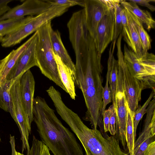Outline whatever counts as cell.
<instances>
[{
    "label": "cell",
    "mask_w": 155,
    "mask_h": 155,
    "mask_svg": "<svg viewBox=\"0 0 155 155\" xmlns=\"http://www.w3.org/2000/svg\"><path fill=\"white\" fill-rule=\"evenodd\" d=\"M114 108V107L112 104L109 107L108 109L105 110L103 113V121L104 124V131L105 133L109 131V120Z\"/></svg>",
    "instance_id": "f546056e"
},
{
    "label": "cell",
    "mask_w": 155,
    "mask_h": 155,
    "mask_svg": "<svg viewBox=\"0 0 155 155\" xmlns=\"http://www.w3.org/2000/svg\"><path fill=\"white\" fill-rule=\"evenodd\" d=\"M1 141V138H0V141Z\"/></svg>",
    "instance_id": "60d3db41"
},
{
    "label": "cell",
    "mask_w": 155,
    "mask_h": 155,
    "mask_svg": "<svg viewBox=\"0 0 155 155\" xmlns=\"http://www.w3.org/2000/svg\"><path fill=\"white\" fill-rule=\"evenodd\" d=\"M84 8L87 30L90 35L94 40L96 37L98 25L108 7L102 0H85Z\"/></svg>",
    "instance_id": "5bb4252c"
},
{
    "label": "cell",
    "mask_w": 155,
    "mask_h": 155,
    "mask_svg": "<svg viewBox=\"0 0 155 155\" xmlns=\"http://www.w3.org/2000/svg\"><path fill=\"white\" fill-rule=\"evenodd\" d=\"M52 5H68L70 7L75 5H79L84 7L85 0H46Z\"/></svg>",
    "instance_id": "f1b7e54d"
},
{
    "label": "cell",
    "mask_w": 155,
    "mask_h": 155,
    "mask_svg": "<svg viewBox=\"0 0 155 155\" xmlns=\"http://www.w3.org/2000/svg\"><path fill=\"white\" fill-rule=\"evenodd\" d=\"M51 38L54 54L60 58L62 61L71 69L74 76L75 64L63 43L60 32L58 30L54 31L52 28L51 31Z\"/></svg>",
    "instance_id": "d6986e66"
},
{
    "label": "cell",
    "mask_w": 155,
    "mask_h": 155,
    "mask_svg": "<svg viewBox=\"0 0 155 155\" xmlns=\"http://www.w3.org/2000/svg\"><path fill=\"white\" fill-rule=\"evenodd\" d=\"M116 111L114 108L109 122V131L112 135H115L116 134Z\"/></svg>",
    "instance_id": "4dcf8cb0"
},
{
    "label": "cell",
    "mask_w": 155,
    "mask_h": 155,
    "mask_svg": "<svg viewBox=\"0 0 155 155\" xmlns=\"http://www.w3.org/2000/svg\"><path fill=\"white\" fill-rule=\"evenodd\" d=\"M127 116L126 127V140L130 155H134V150L135 142L134 135V119L135 113L129 108L127 101L126 104Z\"/></svg>",
    "instance_id": "44dd1931"
},
{
    "label": "cell",
    "mask_w": 155,
    "mask_h": 155,
    "mask_svg": "<svg viewBox=\"0 0 155 155\" xmlns=\"http://www.w3.org/2000/svg\"><path fill=\"white\" fill-rule=\"evenodd\" d=\"M70 6L53 5L44 12L33 16L28 22L17 30L3 37L1 46L8 48L16 45L34 32L47 22L67 12Z\"/></svg>",
    "instance_id": "8992f818"
},
{
    "label": "cell",
    "mask_w": 155,
    "mask_h": 155,
    "mask_svg": "<svg viewBox=\"0 0 155 155\" xmlns=\"http://www.w3.org/2000/svg\"><path fill=\"white\" fill-rule=\"evenodd\" d=\"M122 8L120 3H117L114 8V33L112 41H116L122 30L120 12Z\"/></svg>",
    "instance_id": "83f0119b"
},
{
    "label": "cell",
    "mask_w": 155,
    "mask_h": 155,
    "mask_svg": "<svg viewBox=\"0 0 155 155\" xmlns=\"http://www.w3.org/2000/svg\"><path fill=\"white\" fill-rule=\"evenodd\" d=\"M124 60L131 74L141 84L143 89H155V56L147 52L139 57L124 44Z\"/></svg>",
    "instance_id": "5b68a950"
},
{
    "label": "cell",
    "mask_w": 155,
    "mask_h": 155,
    "mask_svg": "<svg viewBox=\"0 0 155 155\" xmlns=\"http://www.w3.org/2000/svg\"><path fill=\"white\" fill-rule=\"evenodd\" d=\"M155 112V96L150 101L147 107L146 117L142 131L135 141L134 155H143L144 152L151 143L155 141V135L152 134L150 123L153 113Z\"/></svg>",
    "instance_id": "9a60e30c"
},
{
    "label": "cell",
    "mask_w": 155,
    "mask_h": 155,
    "mask_svg": "<svg viewBox=\"0 0 155 155\" xmlns=\"http://www.w3.org/2000/svg\"><path fill=\"white\" fill-rule=\"evenodd\" d=\"M155 96V89H152L149 97L143 104L141 106L138 105L135 111L134 119V135L135 139L136 136V131L138 124L143 115L146 113L147 107L150 102L154 96Z\"/></svg>",
    "instance_id": "4316f807"
},
{
    "label": "cell",
    "mask_w": 155,
    "mask_h": 155,
    "mask_svg": "<svg viewBox=\"0 0 155 155\" xmlns=\"http://www.w3.org/2000/svg\"><path fill=\"white\" fill-rule=\"evenodd\" d=\"M12 148V155H15L16 150L15 149V137L10 135V141Z\"/></svg>",
    "instance_id": "8d00e7d4"
},
{
    "label": "cell",
    "mask_w": 155,
    "mask_h": 155,
    "mask_svg": "<svg viewBox=\"0 0 155 155\" xmlns=\"http://www.w3.org/2000/svg\"><path fill=\"white\" fill-rule=\"evenodd\" d=\"M122 38L120 34L116 41L117 60L122 72L124 89L128 107L132 111L135 112L141 100L143 89L140 83L131 74L124 61L121 47Z\"/></svg>",
    "instance_id": "52a82bcc"
},
{
    "label": "cell",
    "mask_w": 155,
    "mask_h": 155,
    "mask_svg": "<svg viewBox=\"0 0 155 155\" xmlns=\"http://www.w3.org/2000/svg\"><path fill=\"white\" fill-rule=\"evenodd\" d=\"M103 3L109 8H114L115 5L120 3V0H102Z\"/></svg>",
    "instance_id": "d590c367"
},
{
    "label": "cell",
    "mask_w": 155,
    "mask_h": 155,
    "mask_svg": "<svg viewBox=\"0 0 155 155\" xmlns=\"http://www.w3.org/2000/svg\"><path fill=\"white\" fill-rule=\"evenodd\" d=\"M143 155H155V141L148 145L144 152Z\"/></svg>",
    "instance_id": "e575fe53"
},
{
    "label": "cell",
    "mask_w": 155,
    "mask_h": 155,
    "mask_svg": "<svg viewBox=\"0 0 155 155\" xmlns=\"http://www.w3.org/2000/svg\"><path fill=\"white\" fill-rule=\"evenodd\" d=\"M19 84L22 106L28 122L31 126L33 121V104L35 81L30 69L20 78Z\"/></svg>",
    "instance_id": "4fadbf2b"
},
{
    "label": "cell",
    "mask_w": 155,
    "mask_h": 155,
    "mask_svg": "<svg viewBox=\"0 0 155 155\" xmlns=\"http://www.w3.org/2000/svg\"><path fill=\"white\" fill-rule=\"evenodd\" d=\"M118 71V61L115 58L114 55H113L111 59V69L109 82L112 105L115 109L116 106V97Z\"/></svg>",
    "instance_id": "d4e9b609"
},
{
    "label": "cell",
    "mask_w": 155,
    "mask_h": 155,
    "mask_svg": "<svg viewBox=\"0 0 155 155\" xmlns=\"http://www.w3.org/2000/svg\"><path fill=\"white\" fill-rule=\"evenodd\" d=\"M114 48L110 47L109 52V56L107 61V71L106 77V81L105 87L102 90V101L103 106L102 109L101 116L105 110L106 107L108 104L112 102L110 93L108 83L109 82L110 74L111 69V61L112 57L113 55Z\"/></svg>",
    "instance_id": "cb8c5ba5"
},
{
    "label": "cell",
    "mask_w": 155,
    "mask_h": 155,
    "mask_svg": "<svg viewBox=\"0 0 155 155\" xmlns=\"http://www.w3.org/2000/svg\"><path fill=\"white\" fill-rule=\"evenodd\" d=\"M58 72L61 81L65 87L67 93L71 98L75 100V92L74 74L71 69L65 64L58 56L54 54Z\"/></svg>",
    "instance_id": "ac0fdd59"
},
{
    "label": "cell",
    "mask_w": 155,
    "mask_h": 155,
    "mask_svg": "<svg viewBox=\"0 0 155 155\" xmlns=\"http://www.w3.org/2000/svg\"><path fill=\"white\" fill-rule=\"evenodd\" d=\"M126 10L128 21L122 23V37L134 53L139 57L142 56L147 52L143 50L133 14L127 9Z\"/></svg>",
    "instance_id": "2e32d148"
},
{
    "label": "cell",
    "mask_w": 155,
    "mask_h": 155,
    "mask_svg": "<svg viewBox=\"0 0 155 155\" xmlns=\"http://www.w3.org/2000/svg\"><path fill=\"white\" fill-rule=\"evenodd\" d=\"M15 81L5 80L0 86V108L9 113L12 117L13 113L10 89Z\"/></svg>",
    "instance_id": "7402d4cb"
},
{
    "label": "cell",
    "mask_w": 155,
    "mask_h": 155,
    "mask_svg": "<svg viewBox=\"0 0 155 155\" xmlns=\"http://www.w3.org/2000/svg\"><path fill=\"white\" fill-rule=\"evenodd\" d=\"M150 127L152 134L155 135V112L152 115L150 123Z\"/></svg>",
    "instance_id": "74e56055"
},
{
    "label": "cell",
    "mask_w": 155,
    "mask_h": 155,
    "mask_svg": "<svg viewBox=\"0 0 155 155\" xmlns=\"http://www.w3.org/2000/svg\"><path fill=\"white\" fill-rule=\"evenodd\" d=\"M128 1L133 2L136 4L147 8L152 12L155 11V7L149 3L150 2H155V0H128Z\"/></svg>",
    "instance_id": "1f68e13d"
},
{
    "label": "cell",
    "mask_w": 155,
    "mask_h": 155,
    "mask_svg": "<svg viewBox=\"0 0 155 155\" xmlns=\"http://www.w3.org/2000/svg\"><path fill=\"white\" fill-rule=\"evenodd\" d=\"M15 155H25L22 153H21L20 152H18L16 151L15 152Z\"/></svg>",
    "instance_id": "f35d334b"
},
{
    "label": "cell",
    "mask_w": 155,
    "mask_h": 155,
    "mask_svg": "<svg viewBox=\"0 0 155 155\" xmlns=\"http://www.w3.org/2000/svg\"><path fill=\"white\" fill-rule=\"evenodd\" d=\"M132 14L137 25L138 34L143 50L145 53H147L151 48V40L150 36L144 29L141 21L134 14Z\"/></svg>",
    "instance_id": "484cf974"
},
{
    "label": "cell",
    "mask_w": 155,
    "mask_h": 155,
    "mask_svg": "<svg viewBox=\"0 0 155 155\" xmlns=\"http://www.w3.org/2000/svg\"><path fill=\"white\" fill-rule=\"evenodd\" d=\"M52 5L45 0H26L21 5L11 9L0 17V21L10 19L39 15Z\"/></svg>",
    "instance_id": "7c38bea8"
},
{
    "label": "cell",
    "mask_w": 155,
    "mask_h": 155,
    "mask_svg": "<svg viewBox=\"0 0 155 155\" xmlns=\"http://www.w3.org/2000/svg\"><path fill=\"white\" fill-rule=\"evenodd\" d=\"M39 155H51L48 147L41 140H39Z\"/></svg>",
    "instance_id": "836d02e7"
},
{
    "label": "cell",
    "mask_w": 155,
    "mask_h": 155,
    "mask_svg": "<svg viewBox=\"0 0 155 155\" xmlns=\"http://www.w3.org/2000/svg\"><path fill=\"white\" fill-rule=\"evenodd\" d=\"M2 38H3V37L0 36V42H1V41H2Z\"/></svg>",
    "instance_id": "ab89813d"
},
{
    "label": "cell",
    "mask_w": 155,
    "mask_h": 155,
    "mask_svg": "<svg viewBox=\"0 0 155 155\" xmlns=\"http://www.w3.org/2000/svg\"><path fill=\"white\" fill-rule=\"evenodd\" d=\"M33 114L41 141L54 155H84L74 135L62 124L44 98H34Z\"/></svg>",
    "instance_id": "7a4b0ae2"
},
{
    "label": "cell",
    "mask_w": 155,
    "mask_h": 155,
    "mask_svg": "<svg viewBox=\"0 0 155 155\" xmlns=\"http://www.w3.org/2000/svg\"><path fill=\"white\" fill-rule=\"evenodd\" d=\"M101 55L97 53L94 41L88 33L87 45L82 52L80 64L75 65V85L81 91L87 110L84 119L90 122L92 129L98 126L104 132L101 116L103 102V67Z\"/></svg>",
    "instance_id": "6da1fadb"
},
{
    "label": "cell",
    "mask_w": 155,
    "mask_h": 155,
    "mask_svg": "<svg viewBox=\"0 0 155 155\" xmlns=\"http://www.w3.org/2000/svg\"><path fill=\"white\" fill-rule=\"evenodd\" d=\"M34 35L16 49L12 50L5 58L0 60V86L5 81L8 73L18 58L32 40Z\"/></svg>",
    "instance_id": "e0dca14e"
},
{
    "label": "cell",
    "mask_w": 155,
    "mask_h": 155,
    "mask_svg": "<svg viewBox=\"0 0 155 155\" xmlns=\"http://www.w3.org/2000/svg\"><path fill=\"white\" fill-rule=\"evenodd\" d=\"M20 77L14 81L10 89L13 113L12 118L18 125L21 133L22 152L23 153L25 150L27 155H29L30 148L28 140L31 133V126L27 121L21 101L19 84Z\"/></svg>",
    "instance_id": "ba28073f"
},
{
    "label": "cell",
    "mask_w": 155,
    "mask_h": 155,
    "mask_svg": "<svg viewBox=\"0 0 155 155\" xmlns=\"http://www.w3.org/2000/svg\"><path fill=\"white\" fill-rule=\"evenodd\" d=\"M26 48L20 54L15 64L8 74L6 80L15 81L30 68L37 66L35 51L37 39V32Z\"/></svg>",
    "instance_id": "8fae6325"
},
{
    "label": "cell",
    "mask_w": 155,
    "mask_h": 155,
    "mask_svg": "<svg viewBox=\"0 0 155 155\" xmlns=\"http://www.w3.org/2000/svg\"><path fill=\"white\" fill-rule=\"evenodd\" d=\"M65 122L81 142L85 155H128L121 149L115 135H103L97 129H90L77 114L68 115Z\"/></svg>",
    "instance_id": "3957f363"
},
{
    "label": "cell",
    "mask_w": 155,
    "mask_h": 155,
    "mask_svg": "<svg viewBox=\"0 0 155 155\" xmlns=\"http://www.w3.org/2000/svg\"><path fill=\"white\" fill-rule=\"evenodd\" d=\"M39 140L33 135L29 155H39Z\"/></svg>",
    "instance_id": "d6a6232c"
},
{
    "label": "cell",
    "mask_w": 155,
    "mask_h": 155,
    "mask_svg": "<svg viewBox=\"0 0 155 155\" xmlns=\"http://www.w3.org/2000/svg\"><path fill=\"white\" fill-rule=\"evenodd\" d=\"M51 21L47 22L37 31V39L35 54L37 67L41 73L67 93L59 76L51 44Z\"/></svg>",
    "instance_id": "277c9868"
},
{
    "label": "cell",
    "mask_w": 155,
    "mask_h": 155,
    "mask_svg": "<svg viewBox=\"0 0 155 155\" xmlns=\"http://www.w3.org/2000/svg\"><path fill=\"white\" fill-rule=\"evenodd\" d=\"M34 16L8 19L0 21V36L4 37L15 31Z\"/></svg>",
    "instance_id": "603a6c76"
},
{
    "label": "cell",
    "mask_w": 155,
    "mask_h": 155,
    "mask_svg": "<svg viewBox=\"0 0 155 155\" xmlns=\"http://www.w3.org/2000/svg\"><path fill=\"white\" fill-rule=\"evenodd\" d=\"M120 4L134 14L144 24L147 30L150 31L155 28V21L149 12L140 9L137 4L131 2L121 0Z\"/></svg>",
    "instance_id": "ffe728a7"
},
{
    "label": "cell",
    "mask_w": 155,
    "mask_h": 155,
    "mask_svg": "<svg viewBox=\"0 0 155 155\" xmlns=\"http://www.w3.org/2000/svg\"><path fill=\"white\" fill-rule=\"evenodd\" d=\"M114 8H108L98 25L96 37L94 40L97 51L101 55L113 40L114 28Z\"/></svg>",
    "instance_id": "30bf717a"
},
{
    "label": "cell",
    "mask_w": 155,
    "mask_h": 155,
    "mask_svg": "<svg viewBox=\"0 0 155 155\" xmlns=\"http://www.w3.org/2000/svg\"><path fill=\"white\" fill-rule=\"evenodd\" d=\"M116 114L115 137L120 142L124 150L126 149V127L127 116L126 104L127 101L125 94L122 72L118 65L116 97Z\"/></svg>",
    "instance_id": "9c48e42d"
}]
</instances>
